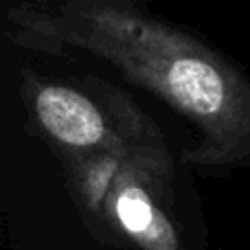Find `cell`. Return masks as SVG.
<instances>
[{
    "instance_id": "cell-1",
    "label": "cell",
    "mask_w": 250,
    "mask_h": 250,
    "mask_svg": "<svg viewBox=\"0 0 250 250\" xmlns=\"http://www.w3.org/2000/svg\"><path fill=\"white\" fill-rule=\"evenodd\" d=\"M13 38L31 48H82L198 123L215 141L250 136V83L215 51L129 0H62L9 11Z\"/></svg>"
},
{
    "instance_id": "cell-2",
    "label": "cell",
    "mask_w": 250,
    "mask_h": 250,
    "mask_svg": "<svg viewBox=\"0 0 250 250\" xmlns=\"http://www.w3.org/2000/svg\"><path fill=\"white\" fill-rule=\"evenodd\" d=\"M33 110L40 125L66 147L92 149L110 138L101 110L75 88L44 83L35 90Z\"/></svg>"
},
{
    "instance_id": "cell-3",
    "label": "cell",
    "mask_w": 250,
    "mask_h": 250,
    "mask_svg": "<svg viewBox=\"0 0 250 250\" xmlns=\"http://www.w3.org/2000/svg\"><path fill=\"white\" fill-rule=\"evenodd\" d=\"M117 215L125 230L138 237L149 250H176V235L163 215L138 187H125L117 195Z\"/></svg>"
}]
</instances>
